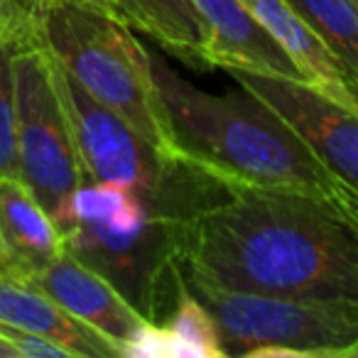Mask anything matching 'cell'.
Returning a JSON list of instances; mask_svg holds the SVG:
<instances>
[{
  "mask_svg": "<svg viewBox=\"0 0 358 358\" xmlns=\"http://www.w3.org/2000/svg\"><path fill=\"white\" fill-rule=\"evenodd\" d=\"M179 273L211 287L358 304V199L209 187L177 216Z\"/></svg>",
  "mask_w": 358,
  "mask_h": 358,
  "instance_id": "cell-1",
  "label": "cell"
},
{
  "mask_svg": "<svg viewBox=\"0 0 358 358\" xmlns=\"http://www.w3.org/2000/svg\"><path fill=\"white\" fill-rule=\"evenodd\" d=\"M152 74L177 162L221 185L356 199L322 167L297 133L250 94H206L157 57H152Z\"/></svg>",
  "mask_w": 358,
  "mask_h": 358,
  "instance_id": "cell-2",
  "label": "cell"
},
{
  "mask_svg": "<svg viewBox=\"0 0 358 358\" xmlns=\"http://www.w3.org/2000/svg\"><path fill=\"white\" fill-rule=\"evenodd\" d=\"M37 30L45 50L96 101L172 157L152 55L135 40L133 27L79 0H37Z\"/></svg>",
  "mask_w": 358,
  "mask_h": 358,
  "instance_id": "cell-3",
  "label": "cell"
},
{
  "mask_svg": "<svg viewBox=\"0 0 358 358\" xmlns=\"http://www.w3.org/2000/svg\"><path fill=\"white\" fill-rule=\"evenodd\" d=\"M185 285L211 312L226 358H248L260 346H287L299 358H348L358 343V304L280 297Z\"/></svg>",
  "mask_w": 358,
  "mask_h": 358,
  "instance_id": "cell-4",
  "label": "cell"
},
{
  "mask_svg": "<svg viewBox=\"0 0 358 358\" xmlns=\"http://www.w3.org/2000/svg\"><path fill=\"white\" fill-rule=\"evenodd\" d=\"M13 69L20 179L66 234L71 196L86 179L57 91L52 57L42 42H30L15 50Z\"/></svg>",
  "mask_w": 358,
  "mask_h": 358,
  "instance_id": "cell-5",
  "label": "cell"
},
{
  "mask_svg": "<svg viewBox=\"0 0 358 358\" xmlns=\"http://www.w3.org/2000/svg\"><path fill=\"white\" fill-rule=\"evenodd\" d=\"M52 69L86 182L125 187L150 206H167L182 162L162 155L128 120L96 101L55 57Z\"/></svg>",
  "mask_w": 358,
  "mask_h": 358,
  "instance_id": "cell-6",
  "label": "cell"
},
{
  "mask_svg": "<svg viewBox=\"0 0 358 358\" xmlns=\"http://www.w3.org/2000/svg\"><path fill=\"white\" fill-rule=\"evenodd\" d=\"M229 74L289 125L322 167L358 199V106L338 103L304 81L241 69Z\"/></svg>",
  "mask_w": 358,
  "mask_h": 358,
  "instance_id": "cell-7",
  "label": "cell"
},
{
  "mask_svg": "<svg viewBox=\"0 0 358 358\" xmlns=\"http://www.w3.org/2000/svg\"><path fill=\"white\" fill-rule=\"evenodd\" d=\"M22 282H30L32 287L45 292L71 317L113 341L120 351L145 324L143 314L115 289L110 280H106L99 270L86 265L69 250L27 275Z\"/></svg>",
  "mask_w": 358,
  "mask_h": 358,
  "instance_id": "cell-8",
  "label": "cell"
},
{
  "mask_svg": "<svg viewBox=\"0 0 358 358\" xmlns=\"http://www.w3.org/2000/svg\"><path fill=\"white\" fill-rule=\"evenodd\" d=\"M206 32L201 62L219 69L258 71L304 81L285 50L243 0H192Z\"/></svg>",
  "mask_w": 358,
  "mask_h": 358,
  "instance_id": "cell-9",
  "label": "cell"
},
{
  "mask_svg": "<svg viewBox=\"0 0 358 358\" xmlns=\"http://www.w3.org/2000/svg\"><path fill=\"white\" fill-rule=\"evenodd\" d=\"M243 3L292 59L304 84L314 86L338 103L358 106V96L353 91L348 71L324 45L322 37L312 30V25L294 10L289 0H243Z\"/></svg>",
  "mask_w": 358,
  "mask_h": 358,
  "instance_id": "cell-10",
  "label": "cell"
},
{
  "mask_svg": "<svg viewBox=\"0 0 358 358\" xmlns=\"http://www.w3.org/2000/svg\"><path fill=\"white\" fill-rule=\"evenodd\" d=\"M0 324L62 343L74 358H120V348L30 282L0 278Z\"/></svg>",
  "mask_w": 358,
  "mask_h": 358,
  "instance_id": "cell-11",
  "label": "cell"
},
{
  "mask_svg": "<svg viewBox=\"0 0 358 358\" xmlns=\"http://www.w3.org/2000/svg\"><path fill=\"white\" fill-rule=\"evenodd\" d=\"M0 241L13 260L15 280H25L66 250L62 229L20 177H0Z\"/></svg>",
  "mask_w": 358,
  "mask_h": 358,
  "instance_id": "cell-12",
  "label": "cell"
},
{
  "mask_svg": "<svg viewBox=\"0 0 358 358\" xmlns=\"http://www.w3.org/2000/svg\"><path fill=\"white\" fill-rule=\"evenodd\" d=\"M138 30L187 62H201L206 32L192 0H130Z\"/></svg>",
  "mask_w": 358,
  "mask_h": 358,
  "instance_id": "cell-13",
  "label": "cell"
},
{
  "mask_svg": "<svg viewBox=\"0 0 358 358\" xmlns=\"http://www.w3.org/2000/svg\"><path fill=\"white\" fill-rule=\"evenodd\" d=\"M358 84V0H289Z\"/></svg>",
  "mask_w": 358,
  "mask_h": 358,
  "instance_id": "cell-14",
  "label": "cell"
},
{
  "mask_svg": "<svg viewBox=\"0 0 358 358\" xmlns=\"http://www.w3.org/2000/svg\"><path fill=\"white\" fill-rule=\"evenodd\" d=\"M162 324L182 343L187 358H226L214 317L199 302V297L187 287L185 278H182V285H179L174 307L169 309V314L164 317Z\"/></svg>",
  "mask_w": 358,
  "mask_h": 358,
  "instance_id": "cell-15",
  "label": "cell"
},
{
  "mask_svg": "<svg viewBox=\"0 0 358 358\" xmlns=\"http://www.w3.org/2000/svg\"><path fill=\"white\" fill-rule=\"evenodd\" d=\"M20 45H0V177H20L17 159V106L13 57Z\"/></svg>",
  "mask_w": 358,
  "mask_h": 358,
  "instance_id": "cell-16",
  "label": "cell"
},
{
  "mask_svg": "<svg viewBox=\"0 0 358 358\" xmlns=\"http://www.w3.org/2000/svg\"><path fill=\"white\" fill-rule=\"evenodd\" d=\"M42 42L37 30V0H0V45Z\"/></svg>",
  "mask_w": 358,
  "mask_h": 358,
  "instance_id": "cell-17",
  "label": "cell"
},
{
  "mask_svg": "<svg viewBox=\"0 0 358 358\" xmlns=\"http://www.w3.org/2000/svg\"><path fill=\"white\" fill-rule=\"evenodd\" d=\"M79 3L99 8V10L118 17V20L125 22L128 27L138 30V17H135V10H133V6H130V0H79Z\"/></svg>",
  "mask_w": 358,
  "mask_h": 358,
  "instance_id": "cell-18",
  "label": "cell"
},
{
  "mask_svg": "<svg viewBox=\"0 0 358 358\" xmlns=\"http://www.w3.org/2000/svg\"><path fill=\"white\" fill-rule=\"evenodd\" d=\"M0 278H13V280H15V268H13V260H10V255H8L3 241H0Z\"/></svg>",
  "mask_w": 358,
  "mask_h": 358,
  "instance_id": "cell-19",
  "label": "cell"
},
{
  "mask_svg": "<svg viewBox=\"0 0 358 358\" xmlns=\"http://www.w3.org/2000/svg\"><path fill=\"white\" fill-rule=\"evenodd\" d=\"M0 358H20V356H17L15 348H13L10 343H8L3 336H0Z\"/></svg>",
  "mask_w": 358,
  "mask_h": 358,
  "instance_id": "cell-20",
  "label": "cell"
},
{
  "mask_svg": "<svg viewBox=\"0 0 358 358\" xmlns=\"http://www.w3.org/2000/svg\"><path fill=\"white\" fill-rule=\"evenodd\" d=\"M348 358H358V343L351 348V353H348Z\"/></svg>",
  "mask_w": 358,
  "mask_h": 358,
  "instance_id": "cell-21",
  "label": "cell"
},
{
  "mask_svg": "<svg viewBox=\"0 0 358 358\" xmlns=\"http://www.w3.org/2000/svg\"><path fill=\"white\" fill-rule=\"evenodd\" d=\"M353 91H356V96H358V84H353Z\"/></svg>",
  "mask_w": 358,
  "mask_h": 358,
  "instance_id": "cell-22",
  "label": "cell"
}]
</instances>
